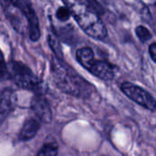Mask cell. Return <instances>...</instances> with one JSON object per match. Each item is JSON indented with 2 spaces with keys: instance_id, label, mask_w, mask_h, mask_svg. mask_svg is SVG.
<instances>
[{
  "instance_id": "1",
  "label": "cell",
  "mask_w": 156,
  "mask_h": 156,
  "mask_svg": "<svg viewBox=\"0 0 156 156\" xmlns=\"http://www.w3.org/2000/svg\"><path fill=\"white\" fill-rule=\"evenodd\" d=\"M62 2L87 35L96 40L107 37V28L100 19L104 9L97 0H62Z\"/></svg>"
},
{
  "instance_id": "2",
  "label": "cell",
  "mask_w": 156,
  "mask_h": 156,
  "mask_svg": "<svg viewBox=\"0 0 156 156\" xmlns=\"http://www.w3.org/2000/svg\"><path fill=\"white\" fill-rule=\"evenodd\" d=\"M51 70L56 87L63 93L75 98H88L93 93L94 87L63 59L53 56L51 60Z\"/></svg>"
},
{
  "instance_id": "3",
  "label": "cell",
  "mask_w": 156,
  "mask_h": 156,
  "mask_svg": "<svg viewBox=\"0 0 156 156\" xmlns=\"http://www.w3.org/2000/svg\"><path fill=\"white\" fill-rule=\"evenodd\" d=\"M8 76L20 88L31 90L38 93L40 89V80L34 73L25 63L13 61L9 64Z\"/></svg>"
},
{
  "instance_id": "4",
  "label": "cell",
  "mask_w": 156,
  "mask_h": 156,
  "mask_svg": "<svg viewBox=\"0 0 156 156\" xmlns=\"http://www.w3.org/2000/svg\"><path fill=\"white\" fill-rule=\"evenodd\" d=\"M10 3L16 7L27 20L29 37L32 41H38L41 38V29L39 19L30 0H9Z\"/></svg>"
},
{
  "instance_id": "5",
  "label": "cell",
  "mask_w": 156,
  "mask_h": 156,
  "mask_svg": "<svg viewBox=\"0 0 156 156\" xmlns=\"http://www.w3.org/2000/svg\"><path fill=\"white\" fill-rule=\"evenodd\" d=\"M120 89L129 99L136 102L140 106L150 111H156V100L151 95L141 87L129 82H124L120 85Z\"/></svg>"
},
{
  "instance_id": "6",
  "label": "cell",
  "mask_w": 156,
  "mask_h": 156,
  "mask_svg": "<svg viewBox=\"0 0 156 156\" xmlns=\"http://www.w3.org/2000/svg\"><path fill=\"white\" fill-rule=\"evenodd\" d=\"M30 108L33 111L36 119L41 122L49 124L52 120V112L51 109L50 103L46 99L45 97L41 95L40 93L36 94L32 99L30 104Z\"/></svg>"
},
{
  "instance_id": "7",
  "label": "cell",
  "mask_w": 156,
  "mask_h": 156,
  "mask_svg": "<svg viewBox=\"0 0 156 156\" xmlns=\"http://www.w3.org/2000/svg\"><path fill=\"white\" fill-rule=\"evenodd\" d=\"M93 75L104 81H110L114 78V67L103 60H93L87 68Z\"/></svg>"
},
{
  "instance_id": "8",
  "label": "cell",
  "mask_w": 156,
  "mask_h": 156,
  "mask_svg": "<svg viewBox=\"0 0 156 156\" xmlns=\"http://www.w3.org/2000/svg\"><path fill=\"white\" fill-rule=\"evenodd\" d=\"M0 2H1L2 6H3V9L5 10V14L6 16L8 17V19L9 20V21L11 22L12 26L14 27V29L20 32V33H23L24 32V22H23V19L25 18L21 12L16 8L14 7L9 0H0Z\"/></svg>"
},
{
  "instance_id": "9",
  "label": "cell",
  "mask_w": 156,
  "mask_h": 156,
  "mask_svg": "<svg viewBox=\"0 0 156 156\" xmlns=\"http://www.w3.org/2000/svg\"><path fill=\"white\" fill-rule=\"evenodd\" d=\"M41 122L37 119H34V118L27 119L20 131V134H19L20 140L23 141H28L33 139L37 135L41 128Z\"/></svg>"
},
{
  "instance_id": "10",
  "label": "cell",
  "mask_w": 156,
  "mask_h": 156,
  "mask_svg": "<svg viewBox=\"0 0 156 156\" xmlns=\"http://www.w3.org/2000/svg\"><path fill=\"white\" fill-rule=\"evenodd\" d=\"M76 60L85 69L88 67V65L91 63V62L95 59L94 51L91 48L84 47L81 49H78L75 53Z\"/></svg>"
},
{
  "instance_id": "11",
  "label": "cell",
  "mask_w": 156,
  "mask_h": 156,
  "mask_svg": "<svg viewBox=\"0 0 156 156\" xmlns=\"http://www.w3.org/2000/svg\"><path fill=\"white\" fill-rule=\"evenodd\" d=\"M13 107V91L10 88H5L0 98V113L8 114Z\"/></svg>"
},
{
  "instance_id": "12",
  "label": "cell",
  "mask_w": 156,
  "mask_h": 156,
  "mask_svg": "<svg viewBox=\"0 0 156 156\" xmlns=\"http://www.w3.org/2000/svg\"><path fill=\"white\" fill-rule=\"evenodd\" d=\"M59 146L56 142H48L41 148V150L37 153V156H57Z\"/></svg>"
},
{
  "instance_id": "13",
  "label": "cell",
  "mask_w": 156,
  "mask_h": 156,
  "mask_svg": "<svg viewBox=\"0 0 156 156\" xmlns=\"http://www.w3.org/2000/svg\"><path fill=\"white\" fill-rule=\"evenodd\" d=\"M48 42H49V45H50L52 52L54 53L53 56H55L58 59H63L62 48H61V45H60V42H59L58 39L55 36L49 35V37H48Z\"/></svg>"
},
{
  "instance_id": "14",
  "label": "cell",
  "mask_w": 156,
  "mask_h": 156,
  "mask_svg": "<svg viewBox=\"0 0 156 156\" xmlns=\"http://www.w3.org/2000/svg\"><path fill=\"white\" fill-rule=\"evenodd\" d=\"M136 34L142 42H145L151 38V34L149 30L143 26H138L136 28Z\"/></svg>"
},
{
  "instance_id": "15",
  "label": "cell",
  "mask_w": 156,
  "mask_h": 156,
  "mask_svg": "<svg viewBox=\"0 0 156 156\" xmlns=\"http://www.w3.org/2000/svg\"><path fill=\"white\" fill-rule=\"evenodd\" d=\"M71 17V14L67 8L65 7H60L56 11V18L61 21H67Z\"/></svg>"
},
{
  "instance_id": "16",
  "label": "cell",
  "mask_w": 156,
  "mask_h": 156,
  "mask_svg": "<svg viewBox=\"0 0 156 156\" xmlns=\"http://www.w3.org/2000/svg\"><path fill=\"white\" fill-rule=\"evenodd\" d=\"M149 52L151 59L156 62V43H151L149 47Z\"/></svg>"
}]
</instances>
